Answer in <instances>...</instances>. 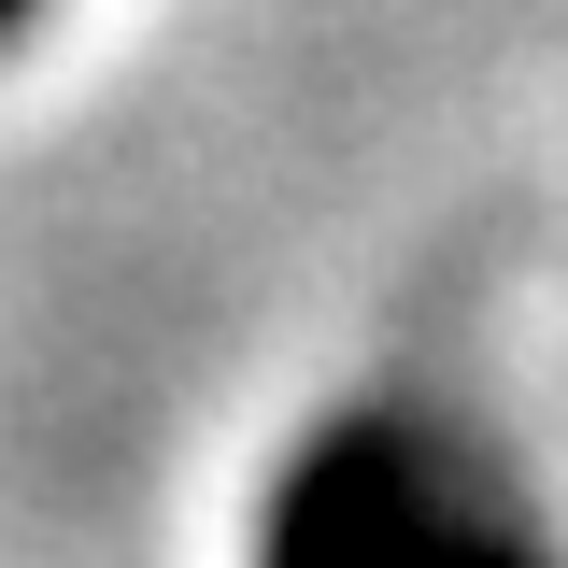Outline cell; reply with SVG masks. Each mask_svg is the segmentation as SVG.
Instances as JSON below:
<instances>
[{"label": "cell", "mask_w": 568, "mask_h": 568, "mask_svg": "<svg viewBox=\"0 0 568 568\" xmlns=\"http://www.w3.org/2000/svg\"><path fill=\"white\" fill-rule=\"evenodd\" d=\"M14 14H29V0H0V29H14Z\"/></svg>", "instance_id": "obj_2"}, {"label": "cell", "mask_w": 568, "mask_h": 568, "mask_svg": "<svg viewBox=\"0 0 568 568\" xmlns=\"http://www.w3.org/2000/svg\"><path fill=\"white\" fill-rule=\"evenodd\" d=\"M284 568H469V555H455V526L413 511L369 455H342V469H313V497H298Z\"/></svg>", "instance_id": "obj_1"}]
</instances>
